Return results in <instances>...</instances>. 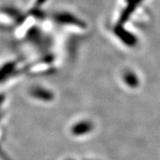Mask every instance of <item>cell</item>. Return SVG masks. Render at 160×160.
Instances as JSON below:
<instances>
[{"mask_svg":"<svg viewBox=\"0 0 160 160\" xmlns=\"http://www.w3.org/2000/svg\"><path fill=\"white\" fill-rule=\"evenodd\" d=\"M89 128H90V126L88 124L82 123V124L78 125V126H76L74 128V132L75 133H78V134H81V133H83L84 132L89 130Z\"/></svg>","mask_w":160,"mask_h":160,"instance_id":"6da1fadb","label":"cell"}]
</instances>
